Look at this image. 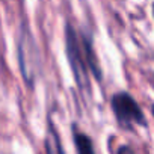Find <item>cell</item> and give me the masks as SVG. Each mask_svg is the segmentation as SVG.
Instances as JSON below:
<instances>
[{
    "label": "cell",
    "mask_w": 154,
    "mask_h": 154,
    "mask_svg": "<svg viewBox=\"0 0 154 154\" xmlns=\"http://www.w3.org/2000/svg\"><path fill=\"white\" fill-rule=\"evenodd\" d=\"M18 63L26 85L32 88L39 69V54L35 41L26 27L23 29L18 41Z\"/></svg>",
    "instance_id": "obj_2"
},
{
    "label": "cell",
    "mask_w": 154,
    "mask_h": 154,
    "mask_svg": "<svg viewBox=\"0 0 154 154\" xmlns=\"http://www.w3.org/2000/svg\"><path fill=\"white\" fill-rule=\"evenodd\" d=\"M65 50H66V57L68 63L72 72V77L82 92L89 95L91 86H89V75H88V65L83 56L82 44L77 36L72 24L66 23L65 24Z\"/></svg>",
    "instance_id": "obj_1"
},
{
    "label": "cell",
    "mask_w": 154,
    "mask_h": 154,
    "mask_svg": "<svg viewBox=\"0 0 154 154\" xmlns=\"http://www.w3.org/2000/svg\"><path fill=\"white\" fill-rule=\"evenodd\" d=\"M151 112H152V115H154V104L151 106Z\"/></svg>",
    "instance_id": "obj_8"
},
{
    "label": "cell",
    "mask_w": 154,
    "mask_h": 154,
    "mask_svg": "<svg viewBox=\"0 0 154 154\" xmlns=\"http://www.w3.org/2000/svg\"><path fill=\"white\" fill-rule=\"evenodd\" d=\"M72 130H74L72 137H74V145H75L77 154H95L94 145H92V139L86 133L77 130L75 125L72 127Z\"/></svg>",
    "instance_id": "obj_6"
},
{
    "label": "cell",
    "mask_w": 154,
    "mask_h": 154,
    "mask_svg": "<svg viewBox=\"0 0 154 154\" xmlns=\"http://www.w3.org/2000/svg\"><path fill=\"white\" fill-rule=\"evenodd\" d=\"M116 154H134V151L128 146V145H121L116 151Z\"/></svg>",
    "instance_id": "obj_7"
},
{
    "label": "cell",
    "mask_w": 154,
    "mask_h": 154,
    "mask_svg": "<svg viewBox=\"0 0 154 154\" xmlns=\"http://www.w3.org/2000/svg\"><path fill=\"white\" fill-rule=\"evenodd\" d=\"M80 44H82V50H83V56H85L86 65L91 68V71L95 74L97 79L101 80V68H100V63H98V60H97V56H95V51H94V47H92V41H91V38L82 35V38H80Z\"/></svg>",
    "instance_id": "obj_4"
},
{
    "label": "cell",
    "mask_w": 154,
    "mask_h": 154,
    "mask_svg": "<svg viewBox=\"0 0 154 154\" xmlns=\"http://www.w3.org/2000/svg\"><path fill=\"white\" fill-rule=\"evenodd\" d=\"M110 104H112V110H113L118 122L122 127L131 128L133 125H145L146 124L143 112L140 110L139 104L128 92H116L112 97Z\"/></svg>",
    "instance_id": "obj_3"
},
{
    "label": "cell",
    "mask_w": 154,
    "mask_h": 154,
    "mask_svg": "<svg viewBox=\"0 0 154 154\" xmlns=\"http://www.w3.org/2000/svg\"><path fill=\"white\" fill-rule=\"evenodd\" d=\"M44 145H45L47 154H65V151L62 148V143H60L59 133L54 128V125H53L51 121H48V125H47V133H45Z\"/></svg>",
    "instance_id": "obj_5"
},
{
    "label": "cell",
    "mask_w": 154,
    "mask_h": 154,
    "mask_svg": "<svg viewBox=\"0 0 154 154\" xmlns=\"http://www.w3.org/2000/svg\"><path fill=\"white\" fill-rule=\"evenodd\" d=\"M152 14H154V3H152Z\"/></svg>",
    "instance_id": "obj_9"
}]
</instances>
